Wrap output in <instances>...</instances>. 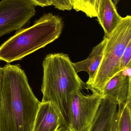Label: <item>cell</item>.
Segmentation results:
<instances>
[{"label": "cell", "mask_w": 131, "mask_h": 131, "mask_svg": "<svg viewBox=\"0 0 131 131\" xmlns=\"http://www.w3.org/2000/svg\"><path fill=\"white\" fill-rule=\"evenodd\" d=\"M35 6H39L44 7L51 6V0H28Z\"/></svg>", "instance_id": "15"}, {"label": "cell", "mask_w": 131, "mask_h": 131, "mask_svg": "<svg viewBox=\"0 0 131 131\" xmlns=\"http://www.w3.org/2000/svg\"><path fill=\"white\" fill-rule=\"evenodd\" d=\"M84 95L75 92L72 97L70 131H88L97 113L103 96L96 92Z\"/></svg>", "instance_id": "5"}, {"label": "cell", "mask_w": 131, "mask_h": 131, "mask_svg": "<svg viewBox=\"0 0 131 131\" xmlns=\"http://www.w3.org/2000/svg\"><path fill=\"white\" fill-rule=\"evenodd\" d=\"M106 38L102 60L94 79L87 89L102 94L107 82L120 72L123 54L131 41V16L122 18L120 24Z\"/></svg>", "instance_id": "4"}, {"label": "cell", "mask_w": 131, "mask_h": 131, "mask_svg": "<svg viewBox=\"0 0 131 131\" xmlns=\"http://www.w3.org/2000/svg\"><path fill=\"white\" fill-rule=\"evenodd\" d=\"M121 0H112L113 2H114V4H115V5H117L118 4V3H119V2Z\"/></svg>", "instance_id": "19"}, {"label": "cell", "mask_w": 131, "mask_h": 131, "mask_svg": "<svg viewBox=\"0 0 131 131\" xmlns=\"http://www.w3.org/2000/svg\"><path fill=\"white\" fill-rule=\"evenodd\" d=\"M62 127L59 114L51 102H41L32 131H57Z\"/></svg>", "instance_id": "9"}, {"label": "cell", "mask_w": 131, "mask_h": 131, "mask_svg": "<svg viewBox=\"0 0 131 131\" xmlns=\"http://www.w3.org/2000/svg\"><path fill=\"white\" fill-rule=\"evenodd\" d=\"M63 28L61 17L44 14L32 26L18 29L0 46V60L10 63L22 60L57 39Z\"/></svg>", "instance_id": "3"}, {"label": "cell", "mask_w": 131, "mask_h": 131, "mask_svg": "<svg viewBox=\"0 0 131 131\" xmlns=\"http://www.w3.org/2000/svg\"><path fill=\"white\" fill-rule=\"evenodd\" d=\"M57 131H70L67 128L64 127H61Z\"/></svg>", "instance_id": "17"}, {"label": "cell", "mask_w": 131, "mask_h": 131, "mask_svg": "<svg viewBox=\"0 0 131 131\" xmlns=\"http://www.w3.org/2000/svg\"><path fill=\"white\" fill-rule=\"evenodd\" d=\"M131 66V41L127 46L120 63V71Z\"/></svg>", "instance_id": "13"}, {"label": "cell", "mask_w": 131, "mask_h": 131, "mask_svg": "<svg viewBox=\"0 0 131 131\" xmlns=\"http://www.w3.org/2000/svg\"><path fill=\"white\" fill-rule=\"evenodd\" d=\"M2 73V68L0 67V98H1V89Z\"/></svg>", "instance_id": "16"}, {"label": "cell", "mask_w": 131, "mask_h": 131, "mask_svg": "<svg viewBox=\"0 0 131 131\" xmlns=\"http://www.w3.org/2000/svg\"><path fill=\"white\" fill-rule=\"evenodd\" d=\"M52 5L61 10H71L73 8L72 0H51Z\"/></svg>", "instance_id": "14"}, {"label": "cell", "mask_w": 131, "mask_h": 131, "mask_svg": "<svg viewBox=\"0 0 131 131\" xmlns=\"http://www.w3.org/2000/svg\"><path fill=\"white\" fill-rule=\"evenodd\" d=\"M97 17L104 31L105 37L110 35L123 18L118 13L112 0H100Z\"/></svg>", "instance_id": "10"}, {"label": "cell", "mask_w": 131, "mask_h": 131, "mask_svg": "<svg viewBox=\"0 0 131 131\" xmlns=\"http://www.w3.org/2000/svg\"><path fill=\"white\" fill-rule=\"evenodd\" d=\"M118 117L117 103L103 96L96 117L88 131H117Z\"/></svg>", "instance_id": "8"}, {"label": "cell", "mask_w": 131, "mask_h": 131, "mask_svg": "<svg viewBox=\"0 0 131 131\" xmlns=\"http://www.w3.org/2000/svg\"><path fill=\"white\" fill-rule=\"evenodd\" d=\"M131 67L126 68L110 79L102 94L104 97L116 101L118 106L131 102Z\"/></svg>", "instance_id": "7"}, {"label": "cell", "mask_w": 131, "mask_h": 131, "mask_svg": "<svg viewBox=\"0 0 131 131\" xmlns=\"http://www.w3.org/2000/svg\"><path fill=\"white\" fill-rule=\"evenodd\" d=\"M35 7L28 0L0 1V37L21 28L35 15Z\"/></svg>", "instance_id": "6"}, {"label": "cell", "mask_w": 131, "mask_h": 131, "mask_svg": "<svg viewBox=\"0 0 131 131\" xmlns=\"http://www.w3.org/2000/svg\"></svg>", "instance_id": "20"}, {"label": "cell", "mask_w": 131, "mask_h": 131, "mask_svg": "<svg viewBox=\"0 0 131 131\" xmlns=\"http://www.w3.org/2000/svg\"><path fill=\"white\" fill-rule=\"evenodd\" d=\"M77 6L74 9L77 12H82L87 17H97L98 4L100 0H77Z\"/></svg>", "instance_id": "12"}, {"label": "cell", "mask_w": 131, "mask_h": 131, "mask_svg": "<svg viewBox=\"0 0 131 131\" xmlns=\"http://www.w3.org/2000/svg\"><path fill=\"white\" fill-rule=\"evenodd\" d=\"M40 104L19 64L2 68L0 131H32Z\"/></svg>", "instance_id": "1"}, {"label": "cell", "mask_w": 131, "mask_h": 131, "mask_svg": "<svg viewBox=\"0 0 131 131\" xmlns=\"http://www.w3.org/2000/svg\"><path fill=\"white\" fill-rule=\"evenodd\" d=\"M72 1H73V9H75L77 6V0H72Z\"/></svg>", "instance_id": "18"}, {"label": "cell", "mask_w": 131, "mask_h": 131, "mask_svg": "<svg viewBox=\"0 0 131 131\" xmlns=\"http://www.w3.org/2000/svg\"><path fill=\"white\" fill-rule=\"evenodd\" d=\"M106 43V38L92 49L88 57L82 61L73 63L75 70L77 73L81 71L87 72L89 78L86 83L87 86L90 84L94 79L100 65Z\"/></svg>", "instance_id": "11"}, {"label": "cell", "mask_w": 131, "mask_h": 131, "mask_svg": "<svg viewBox=\"0 0 131 131\" xmlns=\"http://www.w3.org/2000/svg\"><path fill=\"white\" fill-rule=\"evenodd\" d=\"M42 66L41 102L52 103L59 114L62 127L69 130L72 94L87 89L86 83L78 76L67 54H49Z\"/></svg>", "instance_id": "2"}]
</instances>
